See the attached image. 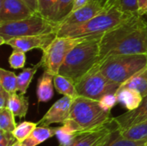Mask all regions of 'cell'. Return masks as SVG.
Masks as SVG:
<instances>
[{
	"mask_svg": "<svg viewBox=\"0 0 147 146\" xmlns=\"http://www.w3.org/2000/svg\"><path fill=\"white\" fill-rule=\"evenodd\" d=\"M118 103L122 104L127 111L137 108L143 101V96L136 90L128 88H119L115 92Z\"/></svg>",
	"mask_w": 147,
	"mask_h": 146,
	"instance_id": "cell-17",
	"label": "cell"
},
{
	"mask_svg": "<svg viewBox=\"0 0 147 146\" xmlns=\"http://www.w3.org/2000/svg\"><path fill=\"white\" fill-rule=\"evenodd\" d=\"M117 131L122 138L127 140L143 143L147 142V120L134 125L126 129H117Z\"/></svg>",
	"mask_w": 147,
	"mask_h": 146,
	"instance_id": "cell-19",
	"label": "cell"
},
{
	"mask_svg": "<svg viewBox=\"0 0 147 146\" xmlns=\"http://www.w3.org/2000/svg\"><path fill=\"white\" fill-rule=\"evenodd\" d=\"M96 1L99 2L105 9H109L113 7H115L117 2V0H96Z\"/></svg>",
	"mask_w": 147,
	"mask_h": 146,
	"instance_id": "cell-35",
	"label": "cell"
},
{
	"mask_svg": "<svg viewBox=\"0 0 147 146\" xmlns=\"http://www.w3.org/2000/svg\"><path fill=\"white\" fill-rule=\"evenodd\" d=\"M61 127H49L38 126L32 133L22 143V146H37L54 135L58 134Z\"/></svg>",
	"mask_w": 147,
	"mask_h": 146,
	"instance_id": "cell-15",
	"label": "cell"
},
{
	"mask_svg": "<svg viewBox=\"0 0 147 146\" xmlns=\"http://www.w3.org/2000/svg\"><path fill=\"white\" fill-rule=\"evenodd\" d=\"M56 33L53 32L49 34L18 37L9 40L5 43V45L11 46L13 49H19L25 52L33 49H40L44 51L56 38Z\"/></svg>",
	"mask_w": 147,
	"mask_h": 146,
	"instance_id": "cell-11",
	"label": "cell"
},
{
	"mask_svg": "<svg viewBox=\"0 0 147 146\" xmlns=\"http://www.w3.org/2000/svg\"><path fill=\"white\" fill-rule=\"evenodd\" d=\"M75 0H57L50 21L59 25L73 9Z\"/></svg>",
	"mask_w": 147,
	"mask_h": 146,
	"instance_id": "cell-22",
	"label": "cell"
},
{
	"mask_svg": "<svg viewBox=\"0 0 147 146\" xmlns=\"http://www.w3.org/2000/svg\"><path fill=\"white\" fill-rule=\"evenodd\" d=\"M115 7L126 13H139L138 0H117Z\"/></svg>",
	"mask_w": 147,
	"mask_h": 146,
	"instance_id": "cell-29",
	"label": "cell"
},
{
	"mask_svg": "<svg viewBox=\"0 0 147 146\" xmlns=\"http://www.w3.org/2000/svg\"><path fill=\"white\" fill-rule=\"evenodd\" d=\"M15 117L12 111L8 107L0 109V130L13 133L17 126Z\"/></svg>",
	"mask_w": 147,
	"mask_h": 146,
	"instance_id": "cell-25",
	"label": "cell"
},
{
	"mask_svg": "<svg viewBox=\"0 0 147 146\" xmlns=\"http://www.w3.org/2000/svg\"><path fill=\"white\" fill-rule=\"evenodd\" d=\"M85 38H70L59 37L51 42V44L44 50L40 62L45 71L53 75L59 74V69L64 64L67 55L71 49L84 40Z\"/></svg>",
	"mask_w": 147,
	"mask_h": 146,
	"instance_id": "cell-8",
	"label": "cell"
},
{
	"mask_svg": "<svg viewBox=\"0 0 147 146\" xmlns=\"http://www.w3.org/2000/svg\"><path fill=\"white\" fill-rule=\"evenodd\" d=\"M145 15H147V9H146V11H145Z\"/></svg>",
	"mask_w": 147,
	"mask_h": 146,
	"instance_id": "cell-39",
	"label": "cell"
},
{
	"mask_svg": "<svg viewBox=\"0 0 147 146\" xmlns=\"http://www.w3.org/2000/svg\"><path fill=\"white\" fill-rule=\"evenodd\" d=\"M53 77L54 75L44 70L37 83L36 94L38 102H47L53 97Z\"/></svg>",
	"mask_w": 147,
	"mask_h": 146,
	"instance_id": "cell-16",
	"label": "cell"
},
{
	"mask_svg": "<svg viewBox=\"0 0 147 146\" xmlns=\"http://www.w3.org/2000/svg\"><path fill=\"white\" fill-rule=\"evenodd\" d=\"M53 84L58 93L76 99L78 96L75 83L68 77L61 74H56L53 77Z\"/></svg>",
	"mask_w": 147,
	"mask_h": 146,
	"instance_id": "cell-20",
	"label": "cell"
},
{
	"mask_svg": "<svg viewBox=\"0 0 147 146\" xmlns=\"http://www.w3.org/2000/svg\"><path fill=\"white\" fill-rule=\"evenodd\" d=\"M78 96L100 101L104 96L115 94L119 85L108 79L98 65L84 75L76 84Z\"/></svg>",
	"mask_w": 147,
	"mask_h": 146,
	"instance_id": "cell-7",
	"label": "cell"
},
{
	"mask_svg": "<svg viewBox=\"0 0 147 146\" xmlns=\"http://www.w3.org/2000/svg\"><path fill=\"white\" fill-rule=\"evenodd\" d=\"M145 146H147V142L146 143V144H145Z\"/></svg>",
	"mask_w": 147,
	"mask_h": 146,
	"instance_id": "cell-40",
	"label": "cell"
},
{
	"mask_svg": "<svg viewBox=\"0 0 147 146\" xmlns=\"http://www.w3.org/2000/svg\"><path fill=\"white\" fill-rule=\"evenodd\" d=\"M26 63L25 52L19 49H14L9 58V64L12 69L23 68Z\"/></svg>",
	"mask_w": 147,
	"mask_h": 146,
	"instance_id": "cell-28",
	"label": "cell"
},
{
	"mask_svg": "<svg viewBox=\"0 0 147 146\" xmlns=\"http://www.w3.org/2000/svg\"><path fill=\"white\" fill-rule=\"evenodd\" d=\"M112 124L113 121L96 129L72 133L59 146H103L111 138L113 132L116 128V126L115 127L111 126Z\"/></svg>",
	"mask_w": 147,
	"mask_h": 146,
	"instance_id": "cell-9",
	"label": "cell"
},
{
	"mask_svg": "<svg viewBox=\"0 0 147 146\" xmlns=\"http://www.w3.org/2000/svg\"><path fill=\"white\" fill-rule=\"evenodd\" d=\"M119 88H128L138 91L143 97L147 96V66L135 73Z\"/></svg>",
	"mask_w": 147,
	"mask_h": 146,
	"instance_id": "cell-18",
	"label": "cell"
},
{
	"mask_svg": "<svg viewBox=\"0 0 147 146\" xmlns=\"http://www.w3.org/2000/svg\"><path fill=\"white\" fill-rule=\"evenodd\" d=\"M0 87L10 95L17 92V76L3 68L0 69Z\"/></svg>",
	"mask_w": 147,
	"mask_h": 146,
	"instance_id": "cell-24",
	"label": "cell"
},
{
	"mask_svg": "<svg viewBox=\"0 0 147 146\" xmlns=\"http://www.w3.org/2000/svg\"><path fill=\"white\" fill-rule=\"evenodd\" d=\"M56 2L57 0H38V4H39L38 13L40 14L45 18L50 20Z\"/></svg>",
	"mask_w": 147,
	"mask_h": 146,
	"instance_id": "cell-30",
	"label": "cell"
},
{
	"mask_svg": "<svg viewBox=\"0 0 147 146\" xmlns=\"http://www.w3.org/2000/svg\"><path fill=\"white\" fill-rule=\"evenodd\" d=\"M16 141L12 133L0 130V146H11Z\"/></svg>",
	"mask_w": 147,
	"mask_h": 146,
	"instance_id": "cell-32",
	"label": "cell"
},
{
	"mask_svg": "<svg viewBox=\"0 0 147 146\" xmlns=\"http://www.w3.org/2000/svg\"><path fill=\"white\" fill-rule=\"evenodd\" d=\"M132 14L121 11L116 7L106 9L90 21L75 26H58L56 35L59 37L89 38L102 36L106 32L122 22Z\"/></svg>",
	"mask_w": 147,
	"mask_h": 146,
	"instance_id": "cell-4",
	"label": "cell"
},
{
	"mask_svg": "<svg viewBox=\"0 0 147 146\" xmlns=\"http://www.w3.org/2000/svg\"><path fill=\"white\" fill-rule=\"evenodd\" d=\"M138 6H139V14L144 15L145 11L147 9V0H138Z\"/></svg>",
	"mask_w": 147,
	"mask_h": 146,
	"instance_id": "cell-36",
	"label": "cell"
},
{
	"mask_svg": "<svg viewBox=\"0 0 147 146\" xmlns=\"http://www.w3.org/2000/svg\"><path fill=\"white\" fill-rule=\"evenodd\" d=\"M90 0H75L74 2V6H73V9L72 10H75L82 6H84V4H86Z\"/></svg>",
	"mask_w": 147,
	"mask_h": 146,
	"instance_id": "cell-37",
	"label": "cell"
},
{
	"mask_svg": "<svg viewBox=\"0 0 147 146\" xmlns=\"http://www.w3.org/2000/svg\"><path fill=\"white\" fill-rule=\"evenodd\" d=\"M113 119L111 111L103 108L99 101L79 96L73 100L69 120L59 133L70 135L75 132L96 129L110 124Z\"/></svg>",
	"mask_w": 147,
	"mask_h": 146,
	"instance_id": "cell-2",
	"label": "cell"
},
{
	"mask_svg": "<svg viewBox=\"0 0 147 146\" xmlns=\"http://www.w3.org/2000/svg\"><path fill=\"white\" fill-rule=\"evenodd\" d=\"M72 102V98L63 96L62 98L53 104L45 115L38 121V126H49L53 124L64 125L69 120Z\"/></svg>",
	"mask_w": 147,
	"mask_h": 146,
	"instance_id": "cell-10",
	"label": "cell"
},
{
	"mask_svg": "<svg viewBox=\"0 0 147 146\" xmlns=\"http://www.w3.org/2000/svg\"><path fill=\"white\" fill-rule=\"evenodd\" d=\"M147 55V22L139 13L132 14L100 40V62L117 55Z\"/></svg>",
	"mask_w": 147,
	"mask_h": 146,
	"instance_id": "cell-1",
	"label": "cell"
},
{
	"mask_svg": "<svg viewBox=\"0 0 147 146\" xmlns=\"http://www.w3.org/2000/svg\"><path fill=\"white\" fill-rule=\"evenodd\" d=\"M37 126H38L37 123L23 121L20 123L19 125H17V126L16 127V129L13 131L12 133L17 141H20L22 143Z\"/></svg>",
	"mask_w": 147,
	"mask_h": 146,
	"instance_id": "cell-26",
	"label": "cell"
},
{
	"mask_svg": "<svg viewBox=\"0 0 147 146\" xmlns=\"http://www.w3.org/2000/svg\"><path fill=\"white\" fill-rule=\"evenodd\" d=\"M99 102H100L101 106L103 108H105L106 110H109V111H111L112 108L118 102L115 94H109V95H106Z\"/></svg>",
	"mask_w": 147,
	"mask_h": 146,
	"instance_id": "cell-31",
	"label": "cell"
},
{
	"mask_svg": "<svg viewBox=\"0 0 147 146\" xmlns=\"http://www.w3.org/2000/svg\"><path fill=\"white\" fill-rule=\"evenodd\" d=\"M57 27V24L39 13L18 21L0 22V44L5 45L9 40L18 37L56 33Z\"/></svg>",
	"mask_w": 147,
	"mask_h": 146,
	"instance_id": "cell-5",
	"label": "cell"
},
{
	"mask_svg": "<svg viewBox=\"0 0 147 146\" xmlns=\"http://www.w3.org/2000/svg\"><path fill=\"white\" fill-rule=\"evenodd\" d=\"M11 146H22V142H20V141H16L14 145H12Z\"/></svg>",
	"mask_w": 147,
	"mask_h": 146,
	"instance_id": "cell-38",
	"label": "cell"
},
{
	"mask_svg": "<svg viewBox=\"0 0 147 146\" xmlns=\"http://www.w3.org/2000/svg\"><path fill=\"white\" fill-rule=\"evenodd\" d=\"M10 94L7 92L3 88L0 87V109L7 108L10 98Z\"/></svg>",
	"mask_w": 147,
	"mask_h": 146,
	"instance_id": "cell-33",
	"label": "cell"
},
{
	"mask_svg": "<svg viewBox=\"0 0 147 146\" xmlns=\"http://www.w3.org/2000/svg\"><path fill=\"white\" fill-rule=\"evenodd\" d=\"M106 10L99 2L90 0L84 6L72 10L58 26H75L83 24Z\"/></svg>",
	"mask_w": 147,
	"mask_h": 146,
	"instance_id": "cell-12",
	"label": "cell"
},
{
	"mask_svg": "<svg viewBox=\"0 0 147 146\" xmlns=\"http://www.w3.org/2000/svg\"><path fill=\"white\" fill-rule=\"evenodd\" d=\"M40 66H42V64L40 61L33 67L23 69V71L17 75V92L22 95H25L27 93L28 88L29 87V84L32 82L34 74Z\"/></svg>",
	"mask_w": 147,
	"mask_h": 146,
	"instance_id": "cell-23",
	"label": "cell"
},
{
	"mask_svg": "<svg viewBox=\"0 0 147 146\" xmlns=\"http://www.w3.org/2000/svg\"><path fill=\"white\" fill-rule=\"evenodd\" d=\"M34 13H38L39 11V4L38 0H22Z\"/></svg>",
	"mask_w": 147,
	"mask_h": 146,
	"instance_id": "cell-34",
	"label": "cell"
},
{
	"mask_svg": "<svg viewBox=\"0 0 147 146\" xmlns=\"http://www.w3.org/2000/svg\"><path fill=\"white\" fill-rule=\"evenodd\" d=\"M147 120V96L143 98L140 105L131 111H127L113 119L118 130L126 129L138 123Z\"/></svg>",
	"mask_w": 147,
	"mask_h": 146,
	"instance_id": "cell-14",
	"label": "cell"
},
{
	"mask_svg": "<svg viewBox=\"0 0 147 146\" xmlns=\"http://www.w3.org/2000/svg\"><path fill=\"white\" fill-rule=\"evenodd\" d=\"M101 37L85 38L76 45L67 55L59 73L70 78L76 84L99 64Z\"/></svg>",
	"mask_w": 147,
	"mask_h": 146,
	"instance_id": "cell-3",
	"label": "cell"
},
{
	"mask_svg": "<svg viewBox=\"0 0 147 146\" xmlns=\"http://www.w3.org/2000/svg\"><path fill=\"white\" fill-rule=\"evenodd\" d=\"M146 66L147 55L145 54L112 56L98 64L105 77L119 86Z\"/></svg>",
	"mask_w": 147,
	"mask_h": 146,
	"instance_id": "cell-6",
	"label": "cell"
},
{
	"mask_svg": "<svg viewBox=\"0 0 147 146\" xmlns=\"http://www.w3.org/2000/svg\"><path fill=\"white\" fill-rule=\"evenodd\" d=\"M8 108L12 111L15 116L24 118L28 110V99L22 94L14 93L10 96Z\"/></svg>",
	"mask_w": 147,
	"mask_h": 146,
	"instance_id": "cell-21",
	"label": "cell"
},
{
	"mask_svg": "<svg viewBox=\"0 0 147 146\" xmlns=\"http://www.w3.org/2000/svg\"><path fill=\"white\" fill-rule=\"evenodd\" d=\"M34 14L22 0H0V22L22 20Z\"/></svg>",
	"mask_w": 147,
	"mask_h": 146,
	"instance_id": "cell-13",
	"label": "cell"
},
{
	"mask_svg": "<svg viewBox=\"0 0 147 146\" xmlns=\"http://www.w3.org/2000/svg\"><path fill=\"white\" fill-rule=\"evenodd\" d=\"M146 143L143 142H134L131 140H127L122 138L115 128L113 132L111 138L103 146H145Z\"/></svg>",
	"mask_w": 147,
	"mask_h": 146,
	"instance_id": "cell-27",
	"label": "cell"
}]
</instances>
